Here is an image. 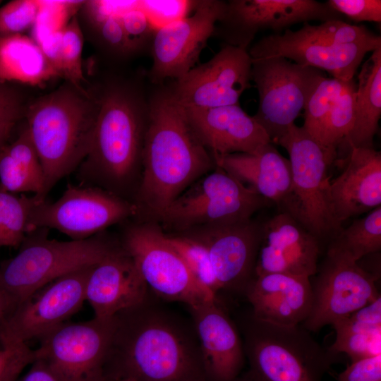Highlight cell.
Returning a JSON list of instances; mask_svg holds the SVG:
<instances>
[{"instance_id":"obj_18","label":"cell","mask_w":381,"mask_h":381,"mask_svg":"<svg viewBox=\"0 0 381 381\" xmlns=\"http://www.w3.org/2000/svg\"><path fill=\"white\" fill-rule=\"evenodd\" d=\"M225 4L221 0L198 1L190 16L155 31L149 75L152 83L176 80L196 66L201 52L214 35Z\"/></svg>"},{"instance_id":"obj_51","label":"cell","mask_w":381,"mask_h":381,"mask_svg":"<svg viewBox=\"0 0 381 381\" xmlns=\"http://www.w3.org/2000/svg\"><path fill=\"white\" fill-rule=\"evenodd\" d=\"M1 1H0V4H1Z\"/></svg>"},{"instance_id":"obj_19","label":"cell","mask_w":381,"mask_h":381,"mask_svg":"<svg viewBox=\"0 0 381 381\" xmlns=\"http://www.w3.org/2000/svg\"><path fill=\"white\" fill-rule=\"evenodd\" d=\"M262 225L245 222L207 226L180 233L207 249L220 290L245 293L254 277Z\"/></svg>"},{"instance_id":"obj_25","label":"cell","mask_w":381,"mask_h":381,"mask_svg":"<svg viewBox=\"0 0 381 381\" xmlns=\"http://www.w3.org/2000/svg\"><path fill=\"white\" fill-rule=\"evenodd\" d=\"M244 294L255 319L284 327L301 325L313 304L309 277L284 273L254 276Z\"/></svg>"},{"instance_id":"obj_14","label":"cell","mask_w":381,"mask_h":381,"mask_svg":"<svg viewBox=\"0 0 381 381\" xmlns=\"http://www.w3.org/2000/svg\"><path fill=\"white\" fill-rule=\"evenodd\" d=\"M312 283L313 304L301 325L318 332L327 325L346 317L377 298V277L358 261L328 248L326 257Z\"/></svg>"},{"instance_id":"obj_39","label":"cell","mask_w":381,"mask_h":381,"mask_svg":"<svg viewBox=\"0 0 381 381\" xmlns=\"http://www.w3.org/2000/svg\"><path fill=\"white\" fill-rule=\"evenodd\" d=\"M85 1H40V9L32 27V37L36 42L46 35L64 28L68 16Z\"/></svg>"},{"instance_id":"obj_23","label":"cell","mask_w":381,"mask_h":381,"mask_svg":"<svg viewBox=\"0 0 381 381\" xmlns=\"http://www.w3.org/2000/svg\"><path fill=\"white\" fill-rule=\"evenodd\" d=\"M148 288L135 263L121 246L94 265L85 286V298L95 316L114 317L142 303Z\"/></svg>"},{"instance_id":"obj_34","label":"cell","mask_w":381,"mask_h":381,"mask_svg":"<svg viewBox=\"0 0 381 381\" xmlns=\"http://www.w3.org/2000/svg\"><path fill=\"white\" fill-rule=\"evenodd\" d=\"M345 81L323 77L316 85L303 109V128L320 145L327 116Z\"/></svg>"},{"instance_id":"obj_26","label":"cell","mask_w":381,"mask_h":381,"mask_svg":"<svg viewBox=\"0 0 381 381\" xmlns=\"http://www.w3.org/2000/svg\"><path fill=\"white\" fill-rule=\"evenodd\" d=\"M213 159L217 167L282 208L291 187V166L273 143L254 153H234Z\"/></svg>"},{"instance_id":"obj_41","label":"cell","mask_w":381,"mask_h":381,"mask_svg":"<svg viewBox=\"0 0 381 381\" xmlns=\"http://www.w3.org/2000/svg\"><path fill=\"white\" fill-rule=\"evenodd\" d=\"M87 8L89 19L104 46L117 54L130 53L120 16L102 15Z\"/></svg>"},{"instance_id":"obj_12","label":"cell","mask_w":381,"mask_h":381,"mask_svg":"<svg viewBox=\"0 0 381 381\" xmlns=\"http://www.w3.org/2000/svg\"><path fill=\"white\" fill-rule=\"evenodd\" d=\"M251 80L259 97L253 117L272 143H276L295 123L316 85L325 75L320 70L298 65L283 57L251 58Z\"/></svg>"},{"instance_id":"obj_1","label":"cell","mask_w":381,"mask_h":381,"mask_svg":"<svg viewBox=\"0 0 381 381\" xmlns=\"http://www.w3.org/2000/svg\"><path fill=\"white\" fill-rule=\"evenodd\" d=\"M115 318L104 373L112 368L117 374L114 380L135 381H188L205 377L193 322L152 301L150 291L142 303Z\"/></svg>"},{"instance_id":"obj_33","label":"cell","mask_w":381,"mask_h":381,"mask_svg":"<svg viewBox=\"0 0 381 381\" xmlns=\"http://www.w3.org/2000/svg\"><path fill=\"white\" fill-rule=\"evenodd\" d=\"M166 235L196 282L205 291L217 298L221 290L206 248L197 240L183 234Z\"/></svg>"},{"instance_id":"obj_16","label":"cell","mask_w":381,"mask_h":381,"mask_svg":"<svg viewBox=\"0 0 381 381\" xmlns=\"http://www.w3.org/2000/svg\"><path fill=\"white\" fill-rule=\"evenodd\" d=\"M341 20L343 16L327 2L315 0H230L217 23L216 34L229 44L248 49L256 34L263 30L275 33L292 25Z\"/></svg>"},{"instance_id":"obj_35","label":"cell","mask_w":381,"mask_h":381,"mask_svg":"<svg viewBox=\"0 0 381 381\" xmlns=\"http://www.w3.org/2000/svg\"><path fill=\"white\" fill-rule=\"evenodd\" d=\"M83 34L75 16L62 29V73L74 86L80 88L83 79L82 70Z\"/></svg>"},{"instance_id":"obj_29","label":"cell","mask_w":381,"mask_h":381,"mask_svg":"<svg viewBox=\"0 0 381 381\" xmlns=\"http://www.w3.org/2000/svg\"><path fill=\"white\" fill-rule=\"evenodd\" d=\"M57 76L32 37L23 34L0 35V82L35 85Z\"/></svg>"},{"instance_id":"obj_32","label":"cell","mask_w":381,"mask_h":381,"mask_svg":"<svg viewBox=\"0 0 381 381\" xmlns=\"http://www.w3.org/2000/svg\"><path fill=\"white\" fill-rule=\"evenodd\" d=\"M356 92L354 79L346 80L325 121L320 145L334 159L337 155V148L342 145L353 126Z\"/></svg>"},{"instance_id":"obj_2","label":"cell","mask_w":381,"mask_h":381,"mask_svg":"<svg viewBox=\"0 0 381 381\" xmlns=\"http://www.w3.org/2000/svg\"><path fill=\"white\" fill-rule=\"evenodd\" d=\"M141 161L143 171L138 197L157 218L183 191L216 166L170 87L157 90L148 103Z\"/></svg>"},{"instance_id":"obj_21","label":"cell","mask_w":381,"mask_h":381,"mask_svg":"<svg viewBox=\"0 0 381 381\" xmlns=\"http://www.w3.org/2000/svg\"><path fill=\"white\" fill-rule=\"evenodd\" d=\"M189 309L206 380L235 381L246 358L236 326L218 298Z\"/></svg>"},{"instance_id":"obj_46","label":"cell","mask_w":381,"mask_h":381,"mask_svg":"<svg viewBox=\"0 0 381 381\" xmlns=\"http://www.w3.org/2000/svg\"><path fill=\"white\" fill-rule=\"evenodd\" d=\"M37 43L59 75L63 76L62 29L46 35Z\"/></svg>"},{"instance_id":"obj_28","label":"cell","mask_w":381,"mask_h":381,"mask_svg":"<svg viewBox=\"0 0 381 381\" xmlns=\"http://www.w3.org/2000/svg\"><path fill=\"white\" fill-rule=\"evenodd\" d=\"M355 120L342 145L373 147L381 116V47L363 63L356 84Z\"/></svg>"},{"instance_id":"obj_37","label":"cell","mask_w":381,"mask_h":381,"mask_svg":"<svg viewBox=\"0 0 381 381\" xmlns=\"http://www.w3.org/2000/svg\"><path fill=\"white\" fill-rule=\"evenodd\" d=\"M40 1L13 0L0 7V35L23 34L35 25Z\"/></svg>"},{"instance_id":"obj_6","label":"cell","mask_w":381,"mask_h":381,"mask_svg":"<svg viewBox=\"0 0 381 381\" xmlns=\"http://www.w3.org/2000/svg\"><path fill=\"white\" fill-rule=\"evenodd\" d=\"M47 230L29 233L18 253L0 264V291L6 316L40 288L66 274L94 266L119 246L101 233L64 241L49 238Z\"/></svg>"},{"instance_id":"obj_27","label":"cell","mask_w":381,"mask_h":381,"mask_svg":"<svg viewBox=\"0 0 381 381\" xmlns=\"http://www.w3.org/2000/svg\"><path fill=\"white\" fill-rule=\"evenodd\" d=\"M0 187L12 193H31L40 200L46 199L44 173L26 126L0 151Z\"/></svg>"},{"instance_id":"obj_42","label":"cell","mask_w":381,"mask_h":381,"mask_svg":"<svg viewBox=\"0 0 381 381\" xmlns=\"http://www.w3.org/2000/svg\"><path fill=\"white\" fill-rule=\"evenodd\" d=\"M131 52L140 51L152 42L155 29L138 6L120 16Z\"/></svg>"},{"instance_id":"obj_20","label":"cell","mask_w":381,"mask_h":381,"mask_svg":"<svg viewBox=\"0 0 381 381\" xmlns=\"http://www.w3.org/2000/svg\"><path fill=\"white\" fill-rule=\"evenodd\" d=\"M319 254L318 239L281 212L262 225L254 276L284 273L310 278L318 270Z\"/></svg>"},{"instance_id":"obj_9","label":"cell","mask_w":381,"mask_h":381,"mask_svg":"<svg viewBox=\"0 0 381 381\" xmlns=\"http://www.w3.org/2000/svg\"><path fill=\"white\" fill-rule=\"evenodd\" d=\"M183 191L157 217L179 234L250 220L269 201L216 166Z\"/></svg>"},{"instance_id":"obj_22","label":"cell","mask_w":381,"mask_h":381,"mask_svg":"<svg viewBox=\"0 0 381 381\" xmlns=\"http://www.w3.org/2000/svg\"><path fill=\"white\" fill-rule=\"evenodd\" d=\"M183 108L192 129L212 157L254 153L272 143L262 126L239 104Z\"/></svg>"},{"instance_id":"obj_31","label":"cell","mask_w":381,"mask_h":381,"mask_svg":"<svg viewBox=\"0 0 381 381\" xmlns=\"http://www.w3.org/2000/svg\"><path fill=\"white\" fill-rule=\"evenodd\" d=\"M39 200L8 192L0 187V248L20 247L29 233L30 213Z\"/></svg>"},{"instance_id":"obj_48","label":"cell","mask_w":381,"mask_h":381,"mask_svg":"<svg viewBox=\"0 0 381 381\" xmlns=\"http://www.w3.org/2000/svg\"><path fill=\"white\" fill-rule=\"evenodd\" d=\"M6 311L4 301L0 291V327L6 316Z\"/></svg>"},{"instance_id":"obj_43","label":"cell","mask_w":381,"mask_h":381,"mask_svg":"<svg viewBox=\"0 0 381 381\" xmlns=\"http://www.w3.org/2000/svg\"><path fill=\"white\" fill-rule=\"evenodd\" d=\"M37 358L27 344L3 346L0 349V381H16L20 373Z\"/></svg>"},{"instance_id":"obj_50","label":"cell","mask_w":381,"mask_h":381,"mask_svg":"<svg viewBox=\"0 0 381 381\" xmlns=\"http://www.w3.org/2000/svg\"><path fill=\"white\" fill-rule=\"evenodd\" d=\"M109 381H135V380L133 379H130V378H123V379H118V380H109Z\"/></svg>"},{"instance_id":"obj_49","label":"cell","mask_w":381,"mask_h":381,"mask_svg":"<svg viewBox=\"0 0 381 381\" xmlns=\"http://www.w3.org/2000/svg\"><path fill=\"white\" fill-rule=\"evenodd\" d=\"M188 381H207V380H206L205 377H200L194 378Z\"/></svg>"},{"instance_id":"obj_5","label":"cell","mask_w":381,"mask_h":381,"mask_svg":"<svg viewBox=\"0 0 381 381\" xmlns=\"http://www.w3.org/2000/svg\"><path fill=\"white\" fill-rule=\"evenodd\" d=\"M381 47V37L365 25L341 20L318 25L304 23L298 30L263 37L248 50L252 59L279 56L298 65L327 71L349 80L368 52Z\"/></svg>"},{"instance_id":"obj_15","label":"cell","mask_w":381,"mask_h":381,"mask_svg":"<svg viewBox=\"0 0 381 381\" xmlns=\"http://www.w3.org/2000/svg\"><path fill=\"white\" fill-rule=\"evenodd\" d=\"M92 267L61 277L19 303L1 325V346L39 339L76 313L85 301V283Z\"/></svg>"},{"instance_id":"obj_11","label":"cell","mask_w":381,"mask_h":381,"mask_svg":"<svg viewBox=\"0 0 381 381\" xmlns=\"http://www.w3.org/2000/svg\"><path fill=\"white\" fill-rule=\"evenodd\" d=\"M135 263L148 290L162 301L189 308L217 299L195 279L166 234L148 225L129 228L121 245Z\"/></svg>"},{"instance_id":"obj_7","label":"cell","mask_w":381,"mask_h":381,"mask_svg":"<svg viewBox=\"0 0 381 381\" xmlns=\"http://www.w3.org/2000/svg\"><path fill=\"white\" fill-rule=\"evenodd\" d=\"M243 337L250 381H322L335 361L301 325L279 326L251 315Z\"/></svg>"},{"instance_id":"obj_40","label":"cell","mask_w":381,"mask_h":381,"mask_svg":"<svg viewBox=\"0 0 381 381\" xmlns=\"http://www.w3.org/2000/svg\"><path fill=\"white\" fill-rule=\"evenodd\" d=\"M24 114L23 99L9 83L0 82V151Z\"/></svg>"},{"instance_id":"obj_8","label":"cell","mask_w":381,"mask_h":381,"mask_svg":"<svg viewBox=\"0 0 381 381\" xmlns=\"http://www.w3.org/2000/svg\"><path fill=\"white\" fill-rule=\"evenodd\" d=\"M277 144L288 152L291 187L282 207L318 241L333 238L341 230L327 198L328 167L334 159L303 128L295 123L279 138Z\"/></svg>"},{"instance_id":"obj_47","label":"cell","mask_w":381,"mask_h":381,"mask_svg":"<svg viewBox=\"0 0 381 381\" xmlns=\"http://www.w3.org/2000/svg\"><path fill=\"white\" fill-rule=\"evenodd\" d=\"M17 381H66L46 361L36 358L27 373Z\"/></svg>"},{"instance_id":"obj_10","label":"cell","mask_w":381,"mask_h":381,"mask_svg":"<svg viewBox=\"0 0 381 381\" xmlns=\"http://www.w3.org/2000/svg\"><path fill=\"white\" fill-rule=\"evenodd\" d=\"M138 210L135 204L102 188L69 184L54 202H37L28 231L53 229L72 240L85 239L135 215Z\"/></svg>"},{"instance_id":"obj_44","label":"cell","mask_w":381,"mask_h":381,"mask_svg":"<svg viewBox=\"0 0 381 381\" xmlns=\"http://www.w3.org/2000/svg\"><path fill=\"white\" fill-rule=\"evenodd\" d=\"M327 3L342 16L356 22H381L380 0H329Z\"/></svg>"},{"instance_id":"obj_17","label":"cell","mask_w":381,"mask_h":381,"mask_svg":"<svg viewBox=\"0 0 381 381\" xmlns=\"http://www.w3.org/2000/svg\"><path fill=\"white\" fill-rule=\"evenodd\" d=\"M251 66L248 49L224 44L209 61L175 80L170 90L186 108L238 104L240 97L250 86Z\"/></svg>"},{"instance_id":"obj_30","label":"cell","mask_w":381,"mask_h":381,"mask_svg":"<svg viewBox=\"0 0 381 381\" xmlns=\"http://www.w3.org/2000/svg\"><path fill=\"white\" fill-rule=\"evenodd\" d=\"M354 261L381 249V205L366 216L355 219L333 238L329 247Z\"/></svg>"},{"instance_id":"obj_36","label":"cell","mask_w":381,"mask_h":381,"mask_svg":"<svg viewBox=\"0 0 381 381\" xmlns=\"http://www.w3.org/2000/svg\"><path fill=\"white\" fill-rule=\"evenodd\" d=\"M334 355L346 353L352 361L381 354V330L336 334L334 341L328 348Z\"/></svg>"},{"instance_id":"obj_38","label":"cell","mask_w":381,"mask_h":381,"mask_svg":"<svg viewBox=\"0 0 381 381\" xmlns=\"http://www.w3.org/2000/svg\"><path fill=\"white\" fill-rule=\"evenodd\" d=\"M198 1L143 0L139 7L147 16L155 30L189 16Z\"/></svg>"},{"instance_id":"obj_4","label":"cell","mask_w":381,"mask_h":381,"mask_svg":"<svg viewBox=\"0 0 381 381\" xmlns=\"http://www.w3.org/2000/svg\"><path fill=\"white\" fill-rule=\"evenodd\" d=\"M99 109V98L71 83L39 98L28 108L26 127L43 168L47 195L87 156Z\"/></svg>"},{"instance_id":"obj_45","label":"cell","mask_w":381,"mask_h":381,"mask_svg":"<svg viewBox=\"0 0 381 381\" xmlns=\"http://www.w3.org/2000/svg\"><path fill=\"white\" fill-rule=\"evenodd\" d=\"M337 381H381V354L352 361L337 375Z\"/></svg>"},{"instance_id":"obj_13","label":"cell","mask_w":381,"mask_h":381,"mask_svg":"<svg viewBox=\"0 0 381 381\" xmlns=\"http://www.w3.org/2000/svg\"><path fill=\"white\" fill-rule=\"evenodd\" d=\"M115 327V316L66 321L39 339L37 358L46 361L66 381H104Z\"/></svg>"},{"instance_id":"obj_3","label":"cell","mask_w":381,"mask_h":381,"mask_svg":"<svg viewBox=\"0 0 381 381\" xmlns=\"http://www.w3.org/2000/svg\"><path fill=\"white\" fill-rule=\"evenodd\" d=\"M99 101L90 147L77 169L78 178L81 185L116 194L141 160L148 104L133 88L120 84L104 89Z\"/></svg>"},{"instance_id":"obj_24","label":"cell","mask_w":381,"mask_h":381,"mask_svg":"<svg viewBox=\"0 0 381 381\" xmlns=\"http://www.w3.org/2000/svg\"><path fill=\"white\" fill-rule=\"evenodd\" d=\"M336 221L369 212L381 205V152L373 147L349 148L344 170L327 188Z\"/></svg>"}]
</instances>
